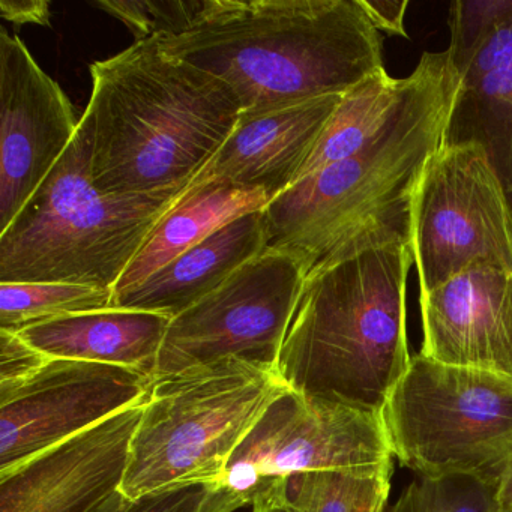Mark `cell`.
Returning <instances> with one entry per match:
<instances>
[{
    "label": "cell",
    "mask_w": 512,
    "mask_h": 512,
    "mask_svg": "<svg viewBox=\"0 0 512 512\" xmlns=\"http://www.w3.org/2000/svg\"><path fill=\"white\" fill-rule=\"evenodd\" d=\"M397 115L361 151L305 176L265 209L266 250L293 257L305 277L326 263L410 244L416 190L443 142L458 74L448 52L424 53Z\"/></svg>",
    "instance_id": "obj_1"
},
{
    "label": "cell",
    "mask_w": 512,
    "mask_h": 512,
    "mask_svg": "<svg viewBox=\"0 0 512 512\" xmlns=\"http://www.w3.org/2000/svg\"><path fill=\"white\" fill-rule=\"evenodd\" d=\"M152 40L226 83L241 116L344 95L383 70L359 0H205L184 31Z\"/></svg>",
    "instance_id": "obj_2"
},
{
    "label": "cell",
    "mask_w": 512,
    "mask_h": 512,
    "mask_svg": "<svg viewBox=\"0 0 512 512\" xmlns=\"http://www.w3.org/2000/svg\"><path fill=\"white\" fill-rule=\"evenodd\" d=\"M82 121L91 143L92 184L103 194H182L241 119L226 83L152 38L89 67Z\"/></svg>",
    "instance_id": "obj_3"
},
{
    "label": "cell",
    "mask_w": 512,
    "mask_h": 512,
    "mask_svg": "<svg viewBox=\"0 0 512 512\" xmlns=\"http://www.w3.org/2000/svg\"><path fill=\"white\" fill-rule=\"evenodd\" d=\"M407 242L359 251L305 277L277 368L292 391L383 412L409 370Z\"/></svg>",
    "instance_id": "obj_4"
},
{
    "label": "cell",
    "mask_w": 512,
    "mask_h": 512,
    "mask_svg": "<svg viewBox=\"0 0 512 512\" xmlns=\"http://www.w3.org/2000/svg\"><path fill=\"white\" fill-rule=\"evenodd\" d=\"M181 194H103L80 127L46 181L0 233V283H70L113 290Z\"/></svg>",
    "instance_id": "obj_5"
},
{
    "label": "cell",
    "mask_w": 512,
    "mask_h": 512,
    "mask_svg": "<svg viewBox=\"0 0 512 512\" xmlns=\"http://www.w3.org/2000/svg\"><path fill=\"white\" fill-rule=\"evenodd\" d=\"M290 388L275 365L230 358L154 380L121 493L221 484L239 446Z\"/></svg>",
    "instance_id": "obj_6"
},
{
    "label": "cell",
    "mask_w": 512,
    "mask_h": 512,
    "mask_svg": "<svg viewBox=\"0 0 512 512\" xmlns=\"http://www.w3.org/2000/svg\"><path fill=\"white\" fill-rule=\"evenodd\" d=\"M392 454L421 476L496 484L512 460V379L415 355L383 409Z\"/></svg>",
    "instance_id": "obj_7"
},
{
    "label": "cell",
    "mask_w": 512,
    "mask_h": 512,
    "mask_svg": "<svg viewBox=\"0 0 512 512\" xmlns=\"http://www.w3.org/2000/svg\"><path fill=\"white\" fill-rule=\"evenodd\" d=\"M421 295L475 266L512 272V209L484 149L442 145L425 167L410 235Z\"/></svg>",
    "instance_id": "obj_8"
},
{
    "label": "cell",
    "mask_w": 512,
    "mask_h": 512,
    "mask_svg": "<svg viewBox=\"0 0 512 512\" xmlns=\"http://www.w3.org/2000/svg\"><path fill=\"white\" fill-rule=\"evenodd\" d=\"M304 281L293 257L263 251L170 320L154 380L230 358L277 367Z\"/></svg>",
    "instance_id": "obj_9"
},
{
    "label": "cell",
    "mask_w": 512,
    "mask_h": 512,
    "mask_svg": "<svg viewBox=\"0 0 512 512\" xmlns=\"http://www.w3.org/2000/svg\"><path fill=\"white\" fill-rule=\"evenodd\" d=\"M383 412L292 391L278 398L239 446L221 484L247 500L293 473L392 464Z\"/></svg>",
    "instance_id": "obj_10"
},
{
    "label": "cell",
    "mask_w": 512,
    "mask_h": 512,
    "mask_svg": "<svg viewBox=\"0 0 512 512\" xmlns=\"http://www.w3.org/2000/svg\"><path fill=\"white\" fill-rule=\"evenodd\" d=\"M152 388L146 371L52 359L25 385L0 394V475L148 403Z\"/></svg>",
    "instance_id": "obj_11"
},
{
    "label": "cell",
    "mask_w": 512,
    "mask_h": 512,
    "mask_svg": "<svg viewBox=\"0 0 512 512\" xmlns=\"http://www.w3.org/2000/svg\"><path fill=\"white\" fill-rule=\"evenodd\" d=\"M80 119L17 35L0 32V233L73 143Z\"/></svg>",
    "instance_id": "obj_12"
},
{
    "label": "cell",
    "mask_w": 512,
    "mask_h": 512,
    "mask_svg": "<svg viewBox=\"0 0 512 512\" xmlns=\"http://www.w3.org/2000/svg\"><path fill=\"white\" fill-rule=\"evenodd\" d=\"M145 404L2 473L0 512H94L100 508L121 491L131 440Z\"/></svg>",
    "instance_id": "obj_13"
},
{
    "label": "cell",
    "mask_w": 512,
    "mask_h": 512,
    "mask_svg": "<svg viewBox=\"0 0 512 512\" xmlns=\"http://www.w3.org/2000/svg\"><path fill=\"white\" fill-rule=\"evenodd\" d=\"M421 355L512 379V272L475 266L419 295Z\"/></svg>",
    "instance_id": "obj_14"
},
{
    "label": "cell",
    "mask_w": 512,
    "mask_h": 512,
    "mask_svg": "<svg viewBox=\"0 0 512 512\" xmlns=\"http://www.w3.org/2000/svg\"><path fill=\"white\" fill-rule=\"evenodd\" d=\"M341 95L241 116L229 139L191 185L230 182L272 197L289 190L319 142Z\"/></svg>",
    "instance_id": "obj_15"
},
{
    "label": "cell",
    "mask_w": 512,
    "mask_h": 512,
    "mask_svg": "<svg viewBox=\"0 0 512 512\" xmlns=\"http://www.w3.org/2000/svg\"><path fill=\"white\" fill-rule=\"evenodd\" d=\"M265 250L263 211L251 212L221 227L133 290L113 296L110 308L148 311L173 319L211 295Z\"/></svg>",
    "instance_id": "obj_16"
},
{
    "label": "cell",
    "mask_w": 512,
    "mask_h": 512,
    "mask_svg": "<svg viewBox=\"0 0 512 512\" xmlns=\"http://www.w3.org/2000/svg\"><path fill=\"white\" fill-rule=\"evenodd\" d=\"M481 146L506 196L512 190V17L460 76L442 145Z\"/></svg>",
    "instance_id": "obj_17"
},
{
    "label": "cell",
    "mask_w": 512,
    "mask_h": 512,
    "mask_svg": "<svg viewBox=\"0 0 512 512\" xmlns=\"http://www.w3.org/2000/svg\"><path fill=\"white\" fill-rule=\"evenodd\" d=\"M170 320L148 311L109 308L38 323L17 334L50 359L100 362L154 374Z\"/></svg>",
    "instance_id": "obj_18"
},
{
    "label": "cell",
    "mask_w": 512,
    "mask_h": 512,
    "mask_svg": "<svg viewBox=\"0 0 512 512\" xmlns=\"http://www.w3.org/2000/svg\"><path fill=\"white\" fill-rule=\"evenodd\" d=\"M272 197L265 191L223 181L191 185L178 197L125 269L113 296L133 290L158 269L251 212L263 211Z\"/></svg>",
    "instance_id": "obj_19"
},
{
    "label": "cell",
    "mask_w": 512,
    "mask_h": 512,
    "mask_svg": "<svg viewBox=\"0 0 512 512\" xmlns=\"http://www.w3.org/2000/svg\"><path fill=\"white\" fill-rule=\"evenodd\" d=\"M392 464L293 473L266 484L251 512H383Z\"/></svg>",
    "instance_id": "obj_20"
},
{
    "label": "cell",
    "mask_w": 512,
    "mask_h": 512,
    "mask_svg": "<svg viewBox=\"0 0 512 512\" xmlns=\"http://www.w3.org/2000/svg\"><path fill=\"white\" fill-rule=\"evenodd\" d=\"M413 83V73L406 79H392L383 68L341 95L296 182L361 151L397 115L412 92Z\"/></svg>",
    "instance_id": "obj_21"
},
{
    "label": "cell",
    "mask_w": 512,
    "mask_h": 512,
    "mask_svg": "<svg viewBox=\"0 0 512 512\" xmlns=\"http://www.w3.org/2000/svg\"><path fill=\"white\" fill-rule=\"evenodd\" d=\"M113 290L70 283H0V329L29 326L74 314L109 310Z\"/></svg>",
    "instance_id": "obj_22"
},
{
    "label": "cell",
    "mask_w": 512,
    "mask_h": 512,
    "mask_svg": "<svg viewBox=\"0 0 512 512\" xmlns=\"http://www.w3.org/2000/svg\"><path fill=\"white\" fill-rule=\"evenodd\" d=\"M383 512H502L496 484L476 476H421Z\"/></svg>",
    "instance_id": "obj_23"
},
{
    "label": "cell",
    "mask_w": 512,
    "mask_h": 512,
    "mask_svg": "<svg viewBox=\"0 0 512 512\" xmlns=\"http://www.w3.org/2000/svg\"><path fill=\"white\" fill-rule=\"evenodd\" d=\"M509 17H512V0H457L451 5V44L446 52L458 79L485 41Z\"/></svg>",
    "instance_id": "obj_24"
},
{
    "label": "cell",
    "mask_w": 512,
    "mask_h": 512,
    "mask_svg": "<svg viewBox=\"0 0 512 512\" xmlns=\"http://www.w3.org/2000/svg\"><path fill=\"white\" fill-rule=\"evenodd\" d=\"M205 0H98L95 7L121 20L133 32L136 41L184 31L202 10Z\"/></svg>",
    "instance_id": "obj_25"
},
{
    "label": "cell",
    "mask_w": 512,
    "mask_h": 512,
    "mask_svg": "<svg viewBox=\"0 0 512 512\" xmlns=\"http://www.w3.org/2000/svg\"><path fill=\"white\" fill-rule=\"evenodd\" d=\"M244 497L223 484H188L164 488L131 500L125 512H235Z\"/></svg>",
    "instance_id": "obj_26"
},
{
    "label": "cell",
    "mask_w": 512,
    "mask_h": 512,
    "mask_svg": "<svg viewBox=\"0 0 512 512\" xmlns=\"http://www.w3.org/2000/svg\"><path fill=\"white\" fill-rule=\"evenodd\" d=\"M50 361L17 332L0 329V394L25 385Z\"/></svg>",
    "instance_id": "obj_27"
},
{
    "label": "cell",
    "mask_w": 512,
    "mask_h": 512,
    "mask_svg": "<svg viewBox=\"0 0 512 512\" xmlns=\"http://www.w3.org/2000/svg\"><path fill=\"white\" fill-rule=\"evenodd\" d=\"M359 4L377 31L407 38L404 17L409 0H359Z\"/></svg>",
    "instance_id": "obj_28"
},
{
    "label": "cell",
    "mask_w": 512,
    "mask_h": 512,
    "mask_svg": "<svg viewBox=\"0 0 512 512\" xmlns=\"http://www.w3.org/2000/svg\"><path fill=\"white\" fill-rule=\"evenodd\" d=\"M2 17L14 25L50 26L52 11L46 0H0Z\"/></svg>",
    "instance_id": "obj_29"
},
{
    "label": "cell",
    "mask_w": 512,
    "mask_h": 512,
    "mask_svg": "<svg viewBox=\"0 0 512 512\" xmlns=\"http://www.w3.org/2000/svg\"><path fill=\"white\" fill-rule=\"evenodd\" d=\"M496 490L502 512H512V460L497 478Z\"/></svg>",
    "instance_id": "obj_30"
},
{
    "label": "cell",
    "mask_w": 512,
    "mask_h": 512,
    "mask_svg": "<svg viewBox=\"0 0 512 512\" xmlns=\"http://www.w3.org/2000/svg\"><path fill=\"white\" fill-rule=\"evenodd\" d=\"M131 500L128 497H125L121 491L113 494L109 500L103 503L100 508L95 509L94 512H125V509L130 505Z\"/></svg>",
    "instance_id": "obj_31"
},
{
    "label": "cell",
    "mask_w": 512,
    "mask_h": 512,
    "mask_svg": "<svg viewBox=\"0 0 512 512\" xmlns=\"http://www.w3.org/2000/svg\"><path fill=\"white\" fill-rule=\"evenodd\" d=\"M508 202H509V205H511V209H512V190L509 191V193H508Z\"/></svg>",
    "instance_id": "obj_32"
}]
</instances>
